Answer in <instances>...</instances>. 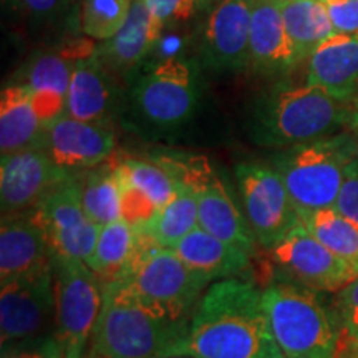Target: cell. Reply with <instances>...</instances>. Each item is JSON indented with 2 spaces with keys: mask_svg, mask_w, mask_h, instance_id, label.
Segmentation results:
<instances>
[{
  "mask_svg": "<svg viewBox=\"0 0 358 358\" xmlns=\"http://www.w3.org/2000/svg\"><path fill=\"white\" fill-rule=\"evenodd\" d=\"M284 358L264 308L262 289L249 279L214 282L192 312L187 330L166 357Z\"/></svg>",
  "mask_w": 358,
  "mask_h": 358,
  "instance_id": "obj_1",
  "label": "cell"
},
{
  "mask_svg": "<svg viewBox=\"0 0 358 358\" xmlns=\"http://www.w3.org/2000/svg\"><path fill=\"white\" fill-rule=\"evenodd\" d=\"M350 122L352 103L307 82L280 80L254 103L248 129L256 145L280 151L337 134Z\"/></svg>",
  "mask_w": 358,
  "mask_h": 358,
  "instance_id": "obj_2",
  "label": "cell"
},
{
  "mask_svg": "<svg viewBox=\"0 0 358 358\" xmlns=\"http://www.w3.org/2000/svg\"><path fill=\"white\" fill-rule=\"evenodd\" d=\"M134 252L120 279L108 282L123 297L174 322H189L211 282L191 271L173 249L134 229Z\"/></svg>",
  "mask_w": 358,
  "mask_h": 358,
  "instance_id": "obj_3",
  "label": "cell"
},
{
  "mask_svg": "<svg viewBox=\"0 0 358 358\" xmlns=\"http://www.w3.org/2000/svg\"><path fill=\"white\" fill-rule=\"evenodd\" d=\"M262 302L284 358L337 357L343 330L322 292L277 277L262 289Z\"/></svg>",
  "mask_w": 358,
  "mask_h": 358,
  "instance_id": "obj_4",
  "label": "cell"
},
{
  "mask_svg": "<svg viewBox=\"0 0 358 358\" xmlns=\"http://www.w3.org/2000/svg\"><path fill=\"white\" fill-rule=\"evenodd\" d=\"M357 158L358 138L348 129L277 151L268 164L280 174L302 216L334 208L347 169Z\"/></svg>",
  "mask_w": 358,
  "mask_h": 358,
  "instance_id": "obj_5",
  "label": "cell"
},
{
  "mask_svg": "<svg viewBox=\"0 0 358 358\" xmlns=\"http://www.w3.org/2000/svg\"><path fill=\"white\" fill-rule=\"evenodd\" d=\"M103 308L90 342V358H159L185 337L189 322H174L103 284Z\"/></svg>",
  "mask_w": 358,
  "mask_h": 358,
  "instance_id": "obj_6",
  "label": "cell"
},
{
  "mask_svg": "<svg viewBox=\"0 0 358 358\" xmlns=\"http://www.w3.org/2000/svg\"><path fill=\"white\" fill-rule=\"evenodd\" d=\"M201 100V64L186 55L163 58L131 88L134 113L148 127L171 131L191 122Z\"/></svg>",
  "mask_w": 358,
  "mask_h": 358,
  "instance_id": "obj_7",
  "label": "cell"
},
{
  "mask_svg": "<svg viewBox=\"0 0 358 358\" xmlns=\"http://www.w3.org/2000/svg\"><path fill=\"white\" fill-rule=\"evenodd\" d=\"M55 338L65 358H85L103 308V282L78 259L52 254Z\"/></svg>",
  "mask_w": 358,
  "mask_h": 358,
  "instance_id": "obj_8",
  "label": "cell"
},
{
  "mask_svg": "<svg viewBox=\"0 0 358 358\" xmlns=\"http://www.w3.org/2000/svg\"><path fill=\"white\" fill-rule=\"evenodd\" d=\"M244 216L264 250H271L301 224V214L280 174L271 164L244 161L234 168Z\"/></svg>",
  "mask_w": 358,
  "mask_h": 358,
  "instance_id": "obj_9",
  "label": "cell"
},
{
  "mask_svg": "<svg viewBox=\"0 0 358 358\" xmlns=\"http://www.w3.org/2000/svg\"><path fill=\"white\" fill-rule=\"evenodd\" d=\"M30 214L45 232L52 254L88 261L101 227L85 213L77 174L48 192Z\"/></svg>",
  "mask_w": 358,
  "mask_h": 358,
  "instance_id": "obj_10",
  "label": "cell"
},
{
  "mask_svg": "<svg viewBox=\"0 0 358 358\" xmlns=\"http://www.w3.org/2000/svg\"><path fill=\"white\" fill-rule=\"evenodd\" d=\"M277 272L315 292L337 294L358 275L301 222L279 244L267 250Z\"/></svg>",
  "mask_w": 358,
  "mask_h": 358,
  "instance_id": "obj_11",
  "label": "cell"
},
{
  "mask_svg": "<svg viewBox=\"0 0 358 358\" xmlns=\"http://www.w3.org/2000/svg\"><path fill=\"white\" fill-rule=\"evenodd\" d=\"M52 267L0 285V343L55 335Z\"/></svg>",
  "mask_w": 358,
  "mask_h": 358,
  "instance_id": "obj_12",
  "label": "cell"
},
{
  "mask_svg": "<svg viewBox=\"0 0 358 358\" xmlns=\"http://www.w3.org/2000/svg\"><path fill=\"white\" fill-rule=\"evenodd\" d=\"M254 0H219L199 38L198 62L214 73L250 69V13Z\"/></svg>",
  "mask_w": 358,
  "mask_h": 358,
  "instance_id": "obj_13",
  "label": "cell"
},
{
  "mask_svg": "<svg viewBox=\"0 0 358 358\" xmlns=\"http://www.w3.org/2000/svg\"><path fill=\"white\" fill-rule=\"evenodd\" d=\"M181 187H187L196 194L201 229L243 249L249 256H256L259 244L250 231L244 211L237 206L226 181L219 176L208 159Z\"/></svg>",
  "mask_w": 358,
  "mask_h": 358,
  "instance_id": "obj_14",
  "label": "cell"
},
{
  "mask_svg": "<svg viewBox=\"0 0 358 358\" xmlns=\"http://www.w3.org/2000/svg\"><path fill=\"white\" fill-rule=\"evenodd\" d=\"M38 148L55 166L77 174L111 161L116 138L111 124L82 122L64 115L45 128Z\"/></svg>",
  "mask_w": 358,
  "mask_h": 358,
  "instance_id": "obj_15",
  "label": "cell"
},
{
  "mask_svg": "<svg viewBox=\"0 0 358 358\" xmlns=\"http://www.w3.org/2000/svg\"><path fill=\"white\" fill-rule=\"evenodd\" d=\"M73 174L53 164L42 148H30L0 161L2 214L32 211L48 192Z\"/></svg>",
  "mask_w": 358,
  "mask_h": 358,
  "instance_id": "obj_16",
  "label": "cell"
},
{
  "mask_svg": "<svg viewBox=\"0 0 358 358\" xmlns=\"http://www.w3.org/2000/svg\"><path fill=\"white\" fill-rule=\"evenodd\" d=\"M52 267V249L30 211L2 214L0 285Z\"/></svg>",
  "mask_w": 358,
  "mask_h": 358,
  "instance_id": "obj_17",
  "label": "cell"
},
{
  "mask_svg": "<svg viewBox=\"0 0 358 358\" xmlns=\"http://www.w3.org/2000/svg\"><path fill=\"white\" fill-rule=\"evenodd\" d=\"M250 70L284 77L302 65L290 40L277 0H254L250 13Z\"/></svg>",
  "mask_w": 358,
  "mask_h": 358,
  "instance_id": "obj_18",
  "label": "cell"
},
{
  "mask_svg": "<svg viewBox=\"0 0 358 358\" xmlns=\"http://www.w3.org/2000/svg\"><path fill=\"white\" fill-rule=\"evenodd\" d=\"M306 82L337 100L358 98V34H335L306 62Z\"/></svg>",
  "mask_w": 358,
  "mask_h": 358,
  "instance_id": "obj_19",
  "label": "cell"
},
{
  "mask_svg": "<svg viewBox=\"0 0 358 358\" xmlns=\"http://www.w3.org/2000/svg\"><path fill=\"white\" fill-rule=\"evenodd\" d=\"M65 115L90 123L111 124L116 105L115 83L98 50L78 62L66 92Z\"/></svg>",
  "mask_w": 358,
  "mask_h": 358,
  "instance_id": "obj_20",
  "label": "cell"
},
{
  "mask_svg": "<svg viewBox=\"0 0 358 358\" xmlns=\"http://www.w3.org/2000/svg\"><path fill=\"white\" fill-rule=\"evenodd\" d=\"M164 24L146 7L143 0H133L129 17L123 29L98 47L103 64L110 71L127 75L143 64L158 45Z\"/></svg>",
  "mask_w": 358,
  "mask_h": 358,
  "instance_id": "obj_21",
  "label": "cell"
},
{
  "mask_svg": "<svg viewBox=\"0 0 358 358\" xmlns=\"http://www.w3.org/2000/svg\"><path fill=\"white\" fill-rule=\"evenodd\" d=\"M171 249L191 271L211 284L237 277L245 279V272L250 268L252 261V256L243 249L217 239L201 227L191 231Z\"/></svg>",
  "mask_w": 358,
  "mask_h": 358,
  "instance_id": "obj_22",
  "label": "cell"
},
{
  "mask_svg": "<svg viewBox=\"0 0 358 358\" xmlns=\"http://www.w3.org/2000/svg\"><path fill=\"white\" fill-rule=\"evenodd\" d=\"M45 131L32 101V90L24 83L8 85L0 93V153L8 156L38 148Z\"/></svg>",
  "mask_w": 358,
  "mask_h": 358,
  "instance_id": "obj_23",
  "label": "cell"
},
{
  "mask_svg": "<svg viewBox=\"0 0 358 358\" xmlns=\"http://www.w3.org/2000/svg\"><path fill=\"white\" fill-rule=\"evenodd\" d=\"M98 48L92 38H73L43 52L27 66L24 83L32 92H55L66 96L71 73L78 62L92 57Z\"/></svg>",
  "mask_w": 358,
  "mask_h": 358,
  "instance_id": "obj_24",
  "label": "cell"
},
{
  "mask_svg": "<svg viewBox=\"0 0 358 358\" xmlns=\"http://www.w3.org/2000/svg\"><path fill=\"white\" fill-rule=\"evenodd\" d=\"M282 20L299 60L306 64L327 38L335 35L332 20L320 0H277Z\"/></svg>",
  "mask_w": 358,
  "mask_h": 358,
  "instance_id": "obj_25",
  "label": "cell"
},
{
  "mask_svg": "<svg viewBox=\"0 0 358 358\" xmlns=\"http://www.w3.org/2000/svg\"><path fill=\"white\" fill-rule=\"evenodd\" d=\"M80 196L87 216L98 226L122 217V196L115 161L77 173Z\"/></svg>",
  "mask_w": 358,
  "mask_h": 358,
  "instance_id": "obj_26",
  "label": "cell"
},
{
  "mask_svg": "<svg viewBox=\"0 0 358 358\" xmlns=\"http://www.w3.org/2000/svg\"><path fill=\"white\" fill-rule=\"evenodd\" d=\"M134 229L123 217L101 226L93 254L87 266L103 284H108L123 275L134 252Z\"/></svg>",
  "mask_w": 358,
  "mask_h": 358,
  "instance_id": "obj_27",
  "label": "cell"
},
{
  "mask_svg": "<svg viewBox=\"0 0 358 358\" xmlns=\"http://www.w3.org/2000/svg\"><path fill=\"white\" fill-rule=\"evenodd\" d=\"M196 227H199L196 194L187 187L178 186L174 198L150 222L136 231L151 237L161 248L171 249Z\"/></svg>",
  "mask_w": 358,
  "mask_h": 358,
  "instance_id": "obj_28",
  "label": "cell"
},
{
  "mask_svg": "<svg viewBox=\"0 0 358 358\" xmlns=\"http://www.w3.org/2000/svg\"><path fill=\"white\" fill-rule=\"evenodd\" d=\"M301 221L335 256L358 274V227L334 208L302 214Z\"/></svg>",
  "mask_w": 358,
  "mask_h": 358,
  "instance_id": "obj_29",
  "label": "cell"
},
{
  "mask_svg": "<svg viewBox=\"0 0 358 358\" xmlns=\"http://www.w3.org/2000/svg\"><path fill=\"white\" fill-rule=\"evenodd\" d=\"M116 173L118 176L136 187L145 198L163 209L176 194L178 186L171 176L159 164L151 159L123 158L116 159Z\"/></svg>",
  "mask_w": 358,
  "mask_h": 358,
  "instance_id": "obj_30",
  "label": "cell"
},
{
  "mask_svg": "<svg viewBox=\"0 0 358 358\" xmlns=\"http://www.w3.org/2000/svg\"><path fill=\"white\" fill-rule=\"evenodd\" d=\"M131 6L133 0H82L83 34L96 42H108L127 24Z\"/></svg>",
  "mask_w": 358,
  "mask_h": 358,
  "instance_id": "obj_31",
  "label": "cell"
},
{
  "mask_svg": "<svg viewBox=\"0 0 358 358\" xmlns=\"http://www.w3.org/2000/svg\"><path fill=\"white\" fill-rule=\"evenodd\" d=\"M0 358H65V353L55 335H45L2 345Z\"/></svg>",
  "mask_w": 358,
  "mask_h": 358,
  "instance_id": "obj_32",
  "label": "cell"
},
{
  "mask_svg": "<svg viewBox=\"0 0 358 358\" xmlns=\"http://www.w3.org/2000/svg\"><path fill=\"white\" fill-rule=\"evenodd\" d=\"M343 334L358 337V275L335 294L332 302Z\"/></svg>",
  "mask_w": 358,
  "mask_h": 358,
  "instance_id": "obj_33",
  "label": "cell"
},
{
  "mask_svg": "<svg viewBox=\"0 0 358 358\" xmlns=\"http://www.w3.org/2000/svg\"><path fill=\"white\" fill-rule=\"evenodd\" d=\"M334 209L358 227V158L347 169Z\"/></svg>",
  "mask_w": 358,
  "mask_h": 358,
  "instance_id": "obj_34",
  "label": "cell"
},
{
  "mask_svg": "<svg viewBox=\"0 0 358 358\" xmlns=\"http://www.w3.org/2000/svg\"><path fill=\"white\" fill-rule=\"evenodd\" d=\"M337 34H358V0H320Z\"/></svg>",
  "mask_w": 358,
  "mask_h": 358,
  "instance_id": "obj_35",
  "label": "cell"
},
{
  "mask_svg": "<svg viewBox=\"0 0 358 358\" xmlns=\"http://www.w3.org/2000/svg\"><path fill=\"white\" fill-rule=\"evenodd\" d=\"M164 25L189 20L198 10L194 0H143Z\"/></svg>",
  "mask_w": 358,
  "mask_h": 358,
  "instance_id": "obj_36",
  "label": "cell"
},
{
  "mask_svg": "<svg viewBox=\"0 0 358 358\" xmlns=\"http://www.w3.org/2000/svg\"><path fill=\"white\" fill-rule=\"evenodd\" d=\"M20 2L32 13H37V15H50V13L60 10L65 0H20Z\"/></svg>",
  "mask_w": 358,
  "mask_h": 358,
  "instance_id": "obj_37",
  "label": "cell"
},
{
  "mask_svg": "<svg viewBox=\"0 0 358 358\" xmlns=\"http://www.w3.org/2000/svg\"><path fill=\"white\" fill-rule=\"evenodd\" d=\"M335 358H358V337L342 335L337 357Z\"/></svg>",
  "mask_w": 358,
  "mask_h": 358,
  "instance_id": "obj_38",
  "label": "cell"
},
{
  "mask_svg": "<svg viewBox=\"0 0 358 358\" xmlns=\"http://www.w3.org/2000/svg\"><path fill=\"white\" fill-rule=\"evenodd\" d=\"M350 131L357 134L358 138V98L352 103V122H350Z\"/></svg>",
  "mask_w": 358,
  "mask_h": 358,
  "instance_id": "obj_39",
  "label": "cell"
},
{
  "mask_svg": "<svg viewBox=\"0 0 358 358\" xmlns=\"http://www.w3.org/2000/svg\"><path fill=\"white\" fill-rule=\"evenodd\" d=\"M196 2V7H198V10H206V8H213L219 0H194Z\"/></svg>",
  "mask_w": 358,
  "mask_h": 358,
  "instance_id": "obj_40",
  "label": "cell"
},
{
  "mask_svg": "<svg viewBox=\"0 0 358 358\" xmlns=\"http://www.w3.org/2000/svg\"><path fill=\"white\" fill-rule=\"evenodd\" d=\"M159 358H199L194 355H171V357H159Z\"/></svg>",
  "mask_w": 358,
  "mask_h": 358,
  "instance_id": "obj_41",
  "label": "cell"
},
{
  "mask_svg": "<svg viewBox=\"0 0 358 358\" xmlns=\"http://www.w3.org/2000/svg\"><path fill=\"white\" fill-rule=\"evenodd\" d=\"M85 358H90V357H85Z\"/></svg>",
  "mask_w": 358,
  "mask_h": 358,
  "instance_id": "obj_42",
  "label": "cell"
},
{
  "mask_svg": "<svg viewBox=\"0 0 358 358\" xmlns=\"http://www.w3.org/2000/svg\"><path fill=\"white\" fill-rule=\"evenodd\" d=\"M347 337H348V335H347Z\"/></svg>",
  "mask_w": 358,
  "mask_h": 358,
  "instance_id": "obj_43",
  "label": "cell"
}]
</instances>
